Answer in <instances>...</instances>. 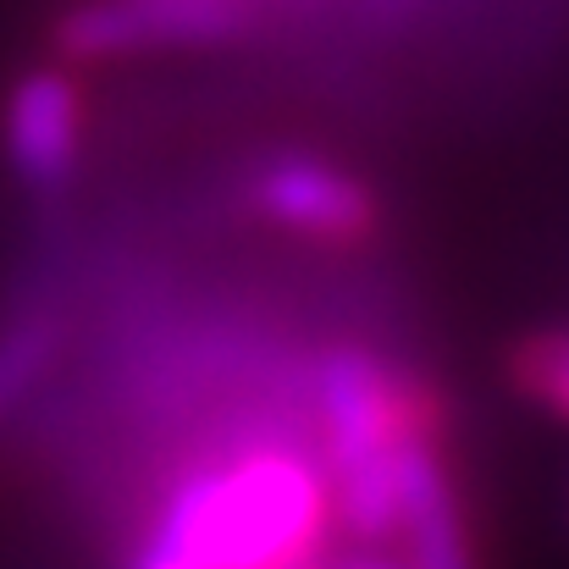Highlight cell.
I'll return each mask as SVG.
<instances>
[{
  "label": "cell",
  "instance_id": "obj_1",
  "mask_svg": "<svg viewBox=\"0 0 569 569\" xmlns=\"http://www.w3.org/2000/svg\"><path fill=\"white\" fill-rule=\"evenodd\" d=\"M243 193L260 221H271L305 243H321V249H355V243L377 238L381 227V204L371 183L343 172L338 161H321L305 150L266 156L249 172Z\"/></svg>",
  "mask_w": 569,
  "mask_h": 569
},
{
  "label": "cell",
  "instance_id": "obj_2",
  "mask_svg": "<svg viewBox=\"0 0 569 569\" xmlns=\"http://www.w3.org/2000/svg\"><path fill=\"white\" fill-rule=\"evenodd\" d=\"M243 0H89L56 22V50L67 61H111L133 50L221 44L243 33Z\"/></svg>",
  "mask_w": 569,
  "mask_h": 569
},
{
  "label": "cell",
  "instance_id": "obj_3",
  "mask_svg": "<svg viewBox=\"0 0 569 569\" xmlns=\"http://www.w3.org/2000/svg\"><path fill=\"white\" fill-rule=\"evenodd\" d=\"M6 161L17 183L28 189H61L72 183L83 161V94L61 67H33L6 94Z\"/></svg>",
  "mask_w": 569,
  "mask_h": 569
},
{
  "label": "cell",
  "instance_id": "obj_4",
  "mask_svg": "<svg viewBox=\"0 0 569 569\" xmlns=\"http://www.w3.org/2000/svg\"><path fill=\"white\" fill-rule=\"evenodd\" d=\"M61 349V316L50 305H28L0 327V420L33 392Z\"/></svg>",
  "mask_w": 569,
  "mask_h": 569
},
{
  "label": "cell",
  "instance_id": "obj_5",
  "mask_svg": "<svg viewBox=\"0 0 569 569\" xmlns=\"http://www.w3.org/2000/svg\"><path fill=\"white\" fill-rule=\"evenodd\" d=\"M515 387L542 403L548 415L569 420V327L565 332H537L515 355Z\"/></svg>",
  "mask_w": 569,
  "mask_h": 569
},
{
  "label": "cell",
  "instance_id": "obj_6",
  "mask_svg": "<svg viewBox=\"0 0 569 569\" xmlns=\"http://www.w3.org/2000/svg\"><path fill=\"white\" fill-rule=\"evenodd\" d=\"M332 569H415V565L398 548H387V553H377V548H343Z\"/></svg>",
  "mask_w": 569,
  "mask_h": 569
},
{
  "label": "cell",
  "instance_id": "obj_7",
  "mask_svg": "<svg viewBox=\"0 0 569 569\" xmlns=\"http://www.w3.org/2000/svg\"><path fill=\"white\" fill-rule=\"evenodd\" d=\"M128 569H199V565L183 559V553H172V548H161V542H144L139 537V548L128 553Z\"/></svg>",
  "mask_w": 569,
  "mask_h": 569
}]
</instances>
